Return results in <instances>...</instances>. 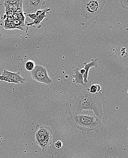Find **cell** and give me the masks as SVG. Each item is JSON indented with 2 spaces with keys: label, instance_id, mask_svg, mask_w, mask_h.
Listing matches in <instances>:
<instances>
[{
  "label": "cell",
  "instance_id": "obj_1",
  "mask_svg": "<svg viewBox=\"0 0 128 158\" xmlns=\"http://www.w3.org/2000/svg\"><path fill=\"white\" fill-rule=\"evenodd\" d=\"M66 110L70 116L81 114L84 110L93 111L100 119L103 116L99 99L95 94L90 93L88 88H84L81 90L70 91L67 96Z\"/></svg>",
  "mask_w": 128,
  "mask_h": 158
},
{
  "label": "cell",
  "instance_id": "obj_2",
  "mask_svg": "<svg viewBox=\"0 0 128 158\" xmlns=\"http://www.w3.org/2000/svg\"><path fill=\"white\" fill-rule=\"evenodd\" d=\"M67 122L82 131L83 135H89L92 131L98 133L102 127L101 119L89 115L76 114L70 116Z\"/></svg>",
  "mask_w": 128,
  "mask_h": 158
},
{
  "label": "cell",
  "instance_id": "obj_3",
  "mask_svg": "<svg viewBox=\"0 0 128 158\" xmlns=\"http://www.w3.org/2000/svg\"><path fill=\"white\" fill-rule=\"evenodd\" d=\"M81 16L86 20L96 16L103 9L106 0H82L81 1Z\"/></svg>",
  "mask_w": 128,
  "mask_h": 158
},
{
  "label": "cell",
  "instance_id": "obj_4",
  "mask_svg": "<svg viewBox=\"0 0 128 158\" xmlns=\"http://www.w3.org/2000/svg\"><path fill=\"white\" fill-rule=\"evenodd\" d=\"M36 142L42 152L46 151L52 143L53 131L49 127L41 126L36 133Z\"/></svg>",
  "mask_w": 128,
  "mask_h": 158
},
{
  "label": "cell",
  "instance_id": "obj_5",
  "mask_svg": "<svg viewBox=\"0 0 128 158\" xmlns=\"http://www.w3.org/2000/svg\"><path fill=\"white\" fill-rule=\"evenodd\" d=\"M30 74L32 78L39 83L47 85H50L52 83V80L49 77L46 69L43 66L36 65Z\"/></svg>",
  "mask_w": 128,
  "mask_h": 158
},
{
  "label": "cell",
  "instance_id": "obj_6",
  "mask_svg": "<svg viewBox=\"0 0 128 158\" xmlns=\"http://www.w3.org/2000/svg\"><path fill=\"white\" fill-rule=\"evenodd\" d=\"M45 1L44 0H24L23 1V4L25 8V12L29 14L33 11H37L41 7L44 5Z\"/></svg>",
  "mask_w": 128,
  "mask_h": 158
},
{
  "label": "cell",
  "instance_id": "obj_7",
  "mask_svg": "<svg viewBox=\"0 0 128 158\" xmlns=\"http://www.w3.org/2000/svg\"><path fill=\"white\" fill-rule=\"evenodd\" d=\"M2 75L8 77L13 81L16 82L17 84H23L26 81L25 78H23L20 76V73L19 72L17 73H14L4 70L2 73Z\"/></svg>",
  "mask_w": 128,
  "mask_h": 158
},
{
  "label": "cell",
  "instance_id": "obj_8",
  "mask_svg": "<svg viewBox=\"0 0 128 158\" xmlns=\"http://www.w3.org/2000/svg\"><path fill=\"white\" fill-rule=\"evenodd\" d=\"M84 69L85 71L84 74H83V79H84V83L85 85L88 83V73L90 69L92 67H97L98 66V59H92L91 62L90 63H84Z\"/></svg>",
  "mask_w": 128,
  "mask_h": 158
},
{
  "label": "cell",
  "instance_id": "obj_9",
  "mask_svg": "<svg viewBox=\"0 0 128 158\" xmlns=\"http://www.w3.org/2000/svg\"><path fill=\"white\" fill-rule=\"evenodd\" d=\"M50 10V8H46L44 9V11L41 15L37 16V18L33 22L30 23H27L28 26L33 27H37V28H40L41 27V23L45 18L46 17L47 13Z\"/></svg>",
  "mask_w": 128,
  "mask_h": 158
},
{
  "label": "cell",
  "instance_id": "obj_10",
  "mask_svg": "<svg viewBox=\"0 0 128 158\" xmlns=\"http://www.w3.org/2000/svg\"><path fill=\"white\" fill-rule=\"evenodd\" d=\"M78 68L74 70V74L73 76L74 79L73 82L75 84H80V85L86 86L84 84V79H83V75L80 72V70Z\"/></svg>",
  "mask_w": 128,
  "mask_h": 158
},
{
  "label": "cell",
  "instance_id": "obj_11",
  "mask_svg": "<svg viewBox=\"0 0 128 158\" xmlns=\"http://www.w3.org/2000/svg\"><path fill=\"white\" fill-rule=\"evenodd\" d=\"M13 23L16 29H18L22 31H26V32L28 30L29 27L27 26L28 23L26 22L23 23L19 21L18 20H14Z\"/></svg>",
  "mask_w": 128,
  "mask_h": 158
},
{
  "label": "cell",
  "instance_id": "obj_12",
  "mask_svg": "<svg viewBox=\"0 0 128 158\" xmlns=\"http://www.w3.org/2000/svg\"><path fill=\"white\" fill-rule=\"evenodd\" d=\"M88 90L90 93L95 94L101 91V87L98 84H93L90 86V88H88Z\"/></svg>",
  "mask_w": 128,
  "mask_h": 158
},
{
  "label": "cell",
  "instance_id": "obj_13",
  "mask_svg": "<svg viewBox=\"0 0 128 158\" xmlns=\"http://www.w3.org/2000/svg\"><path fill=\"white\" fill-rule=\"evenodd\" d=\"M35 66L36 65L35 63L31 60H28L25 64L26 69L29 71H32L35 68Z\"/></svg>",
  "mask_w": 128,
  "mask_h": 158
},
{
  "label": "cell",
  "instance_id": "obj_14",
  "mask_svg": "<svg viewBox=\"0 0 128 158\" xmlns=\"http://www.w3.org/2000/svg\"><path fill=\"white\" fill-rule=\"evenodd\" d=\"M0 80L1 81H6V82H8V83H15L17 84L16 82L13 81V80L10 78L8 77L4 76H0Z\"/></svg>",
  "mask_w": 128,
  "mask_h": 158
},
{
  "label": "cell",
  "instance_id": "obj_15",
  "mask_svg": "<svg viewBox=\"0 0 128 158\" xmlns=\"http://www.w3.org/2000/svg\"><path fill=\"white\" fill-rule=\"evenodd\" d=\"M18 20L22 22L25 23V15L24 13H20L18 14Z\"/></svg>",
  "mask_w": 128,
  "mask_h": 158
},
{
  "label": "cell",
  "instance_id": "obj_16",
  "mask_svg": "<svg viewBox=\"0 0 128 158\" xmlns=\"http://www.w3.org/2000/svg\"><path fill=\"white\" fill-rule=\"evenodd\" d=\"M120 3H121V6L123 8L128 9V0H125V1H120Z\"/></svg>",
  "mask_w": 128,
  "mask_h": 158
},
{
  "label": "cell",
  "instance_id": "obj_17",
  "mask_svg": "<svg viewBox=\"0 0 128 158\" xmlns=\"http://www.w3.org/2000/svg\"><path fill=\"white\" fill-rule=\"evenodd\" d=\"M63 146V143L61 141L58 140L55 142V146L56 149H61Z\"/></svg>",
  "mask_w": 128,
  "mask_h": 158
},
{
  "label": "cell",
  "instance_id": "obj_18",
  "mask_svg": "<svg viewBox=\"0 0 128 158\" xmlns=\"http://www.w3.org/2000/svg\"><path fill=\"white\" fill-rule=\"evenodd\" d=\"M10 23L9 21H7L6 20H5L4 21V27L5 29L6 30H9V26L10 25Z\"/></svg>",
  "mask_w": 128,
  "mask_h": 158
},
{
  "label": "cell",
  "instance_id": "obj_19",
  "mask_svg": "<svg viewBox=\"0 0 128 158\" xmlns=\"http://www.w3.org/2000/svg\"><path fill=\"white\" fill-rule=\"evenodd\" d=\"M27 16L29 18H30L31 19H33V20H35L37 18V15L36 13H32V14H27Z\"/></svg>",
  "mask_w": 128,
  "mask_h": 158
},
{
  "label": "cell",
  "instance_id": "obj_20",
  "mask_svg": "<svg viewBox=\"0 0 128 158\" xmlns=\"http://www.w3.org/2000/svg\"><path fill=\"white\" fill-rule=\"evenodd\" d=\"M44 10H37L36 14L37 17L42 14L44 12Z\"/></svg>",
  "mask_w": 128,
  "mask_h": 158
},
{
  "label": "cell",
  "instance_id": "obj_21",
  "mask_svg": "<svg viewBox=\"0 0 128 158\" xmlns=\"http://www.w3.org/2000/svg\"><path fill=\"white\" fill-rule=\"evenodd\" d=\"M16 27H15V25L13 24V22H11L10 23V25L9 26V30L10 29H15Z\"/></svg>",
  "mask_w": 128,
  "mask_h": 158
},
{
  "label": "cell",
  "instance_id": "obj_22",
  "mask_svg": "<svg viewBox=\"0 0 128 158\" xmlns=\"http://www.w3.org/2000/svg\"><path fill=\"white\" fill-rule=\"evenodd\" d=\"M18 0H8V2L10 4L13 5L18 2Z\"/></svg>",
  "mask_w": 128,
  "mask_h": 158
},
{
  "label": "cell",
  "instance_id": "obj_23",
  "mask_svg": "<svg viewBox=\"0 0 128 158\" xmlns=\"http://www.w3.org/2000/svg\"><path fill=\"white\" fill-rule=\"evenodd\" d=\"M6 20H7V21H9L10 22H13V21H14L13 17H6Z\"/></svg>",
  "mask_w": 128,
  "mask_h": 158
},
{
  "label": "cell",
  "instance_id": "obj_24",
  "mask_svg": "<svg viewBox=\"0 0 128 158\" xmlns=\"http://www.w3.org/2000/svg\"><path fill=\"white\" fill-rule=\"evenodd\" d=\"M13 18L14 20H18V13H14L13 15Z\"/></svg>",
  "mask_w": 128,
  "mask_h": 158
},
{
  "label": "cell",
  "instance_id": "obj_25",
  "mask_svg": "<svg viewBox=\"0 0 128 158\" xmlns=\"http://www.w3.org/2000/svg\"><path fill=\"white\" fill-rule=\"evenodd\" d=\"M80 72L82 74H84V73H85V71H84V69H82L80 71Z\"/></svg>",
  "mask_w": 128,
  "mask_h": 158
}]
</instances>
